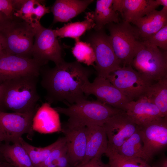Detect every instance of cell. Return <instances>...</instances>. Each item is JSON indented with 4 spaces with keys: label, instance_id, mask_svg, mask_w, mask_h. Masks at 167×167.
<instances>
[{
    "label": "cell",
    "instance_id": "obj_1",
    "mask_svg": "<svg viewBox=\"0 0 167 167\" xmlns=\"http://www.w3.org/2000/svg\"><path fill=\"white\" fill-rule=\"evenodd\" d=\"M93 73L91 67L77 61H64L53 68L42 66L41 84L46 92V102L50 104L62 102L68 106L87 99L83 89Z\"/></svg>",
    "mask_w": 167,
    "mask_h": 167
},
{
    "label": "cell",
    "instance_id": "obj_2",
    "mask_svg": "<svg viewBox=\"0 0 167 167\" xmlns=\"http://www.w3.org/2000/svg\"><path fill=\"white\" fill-rule=\"evenodd\" d=\"M39 76L24 75L2 83L0 107L21 113L38 109L40 99L37 91Z\"/></svg>",
    "mask_w": 167,
    "mask_h": 167
},
{
    "label": "cell",
    "instance_id": "obj_3",
    "mask_svg": "<svg viewBox=\"0 0 167 167\" xmlns=\"http://www.w3.org/2000/svg\"><path fill=\"white\" fill-rule=\"evenodd\" d=\"M54 108L58 113L68 117L65 124L71 126H86L89 124L103 126L110 118L123 110L97 100L87 99L66 108L57 107Z\"/></svg>",
    "mask_w": 167,
    "mask_h": 167
},
{
    "label": "cell",
    "instance_id": "obj_4",
    "mask_svg": "<svg viewBox=\"0 0 167 167\" xmlns=\"http://www.w3.org/2000/svg\"><path fill=\"white\" fill-rule=\"evenodd\" d=\"M105 27L109 32L115 54L121 64L123 66L131 65L142 42L137 28L124 21L110 23Z\"/></svg>",
    "mask_w": 167,
    "mask_h": 167
},
{
    "label": "cell",
    "instance_id": "obj_5",
    "mask_svg": "<svg viewBox=\"0 0 167 167\" xmlns=\"http://www.w3.org/2000/svg\"><path fill=\"white\" fill-rule=\"evenodd\" d=\"M131 65L146 78L156 82L167 77V51L142 40Z\"/></svg>",
    "mask_w": 167,
    "mask_h": 167
},
{
    "label": "cell",
    "instance_id": "obj_6",
    "mask_svg": "<svg viewBox=\"0 0 167 167\" xmlns=\"http://www.w3.org/2000/svg\"><path fill=\"white\" fill-rule=\"evenodd\" d=\"M0 35L5 52L19 56L32 58L35 32L30 24L15 17L0 30Z\"/></svg>",
    "mask_w": 167,
    "mask_h": 167
},
{
    "label": "cell",
    "instance_id": "obj_7",
    "mask_svg": "<svg viewBox=\"0 0 167 167\" xmlns=\"http://www.w3.org/2000/svg\"><path fill=\"white\" fill-rule=\"evenodd\" d=\"M85 39L94 50L96 63L94 67L97 76L106 78L111 73L121 67L113 50L109 35L104 29L89 31Z\"/></svg>",
    "mask_w": 167,
    "mask_h": 167
},
{
    "label": "cell",
    "instance_id": "obj_8",
    "mask_svg": "<svg viewBox=\"0 0 167 167\" xmlns=\"http://www.w3.org/2000/svg\"><path fill=\"white\" fill-rule=\"evenodd\" d=\"M31 26L35 32L32 58L41 67L50 61L55 65L64 61L62 49L53 30L44 27L40 21L35 22Z\"/></svg>",
    "mask_w": 167,
    "mask_h": 167
},
{
    "label": "cell",
    "instance_id": "obj_9",
    "mask_svg": "<svg viewBox=\"0 0 167 167\" xmlns=\"http://www.w3.org/2000/svg\"><path fill=\"white\" fill-rule=\"evenodd\" d=\"M106 78L131 101L145 96L153 83L134 69L131 65L121 66Z\"/></svg>",
    "mask_w": 167,
    "mask_h": 167
},
{
    "label": "cell",
    "instance_id": "obj_10",
    "mask_svg": "<svg viewBox=\"0 0 167 167\" xmlns=\"http://www.w3.org/2000/svg\"><path fill=\"white\" fill-rule=\"evenodd\" d=\"M38 109L24 113L0 110L1 142L12 143H19V139L23 135L27 134L32 136V121Z\"/></svg>",
    "mask_w": 167,
    "mask_h": 167
},
{
    "label": "cell",
    "instance_id": "obj_11",
    "mask_svg": "<svg viewBox=\"0 0 167 167\" xmlns=\"http://www.w3.org/2000/svg\"><path fill=\"white\" fill-rule=\"evenodd\" d=\"M41 67L32 58L18 56L4 50L0 54V83L24 75L40 76Z\"/></svg>",
    "mask_w": 167,
    "mask_h": 167
},
{
    "label": "cell",
    "instance_id": "obj_12",
    "mask_svg": "<svg viewBox=\"0 0 167 167\" xmlns=\"http://www.w3.org/2000/svg\"><path fill=\"white\" fill-rule=\"evenodd\" d=\"M83 91L87 96L93 95L97 101L124 111L131 101L106 78L97 76L92 83H87Z\"/></svg>",
    "mask_w": 167,
    "mask_h": 167
},
{
    "label": "cell",
    "instance_id": "obj_13",
    "mask_svg": "<svg viewBox=\"0 0 167 167\" xmlns=\"http://www.w3.org/2000/svg\"><path fill=\"white\" fill-rule=\"evenodd\" d=\"M144 152L149 161L167 145V116L139 127Z\"/></svg>",
    "mask_w": 167,
    "mask_h": 167
},
{
    "label": "cell",
    "instance_id": "obj_14",
    "mask_svg": "<svg viewBox=\"0 0 167 167\" xmlns=\"http://www.w3.org/2000/svg\"><path fill=\"white\" fill-rule=\"evenodd\" d=\"M103 126L107 137V149L117 151L139 128L123 110L110 118Z\"/></svg>",
    "mask_w": 167,
    "mask_h": 167
},
{
    "label": "cell",
    "instance_id": "obj_15",
    "mask_svg": "<svg viewBox=\"0 0 167 167\" xmlns=\"http://www.w3.org/2000/svg\"><path fill=\"white\" fill-rule=\"evenodd\" d=\"M67 148L66 154L71 167L81 164L85 155L86 127L84 126H62Z\"/></svg>",
    "mask_w": 167,
    "mask_h": 167
},
{
    "label": "cell",
    "instance_id": "obj_16",
    "mask_svg": "<svg viewBox=\"0 0 167 167\" xmlns=\"http://www.w3.org/2000/svg\"><path fill=\"white\" fill-rule=\"evenodd\" d=\"M125 111L139 127L163 117L158 108L146 96L130 101Z\"/></svg>",
    "mask_w": 167,
    "mask_h": 167
},
{
    "label": "cell",
    "instance_id": "obj_17",
    "mask_svg": "<svg viewBox=\"0 0 167 167\" xmlns=\"http://www.w3.org/2000/svg\"><path fill=\"white\" fill-rule=\"evenodd\" d=\"M32 127L34 131L42 134L61 132L59 113L49 103H43L34 116Z\"/></svg>",
    "mask_w": 167,
    "mask_h": 167
},
{
    "label": "cell",
    "instance_id": "obj_18",
    "mask_svg": "<svg viewBox=\"0 0 167 167\" xmlns=\"http://www.w3.org/2000/svg\"><path fill=\"white\" fill-rule=\"evenodd\" d=\"M86 127L87 142L85 155L81 164L93 158L102 156L108 148V141L103 126L88 125Z\"/></svg>",
    "mask_w": 167,
    "mask_h": 167
},
{
    "label": "cell",
    "instance_id": "obj_19",
    "mask_svg": "<svg viewBox=\"0 0 167 167\" xmlns=\"http://www.w3.org/2000/svg\"><path fill=\"white\" fill-rule=\"evenodd\" d=\"M93 0H57L50 8L53 24L66 22L84 11Z\"/></svg>",
    "mask_w": 167,
    "mask_h": 167
},
{
    "label": "cell",
    "instance_id": "obj_20",
    "mask_svg": "<svg viewBox=\"0 0 167 167\" xmlns=\"http://www.w3.org/2000/svg\"><path fill=\"white\" fill-rule=\"evenodd\" d=\"M132 23L137 28L142 40L148 38L167 25V7L153 11Z\"/></svg>",
    "mask_w": 167,
    "mask_h": 167
},
{
    "label": "cell",
    "instance_id": "obj_21",
    "mask_svg": "<svg viewBox=\"0 0 167 167\" xmlns=\"http://www.w3.org/2000/svg\"><path fill=\"white\" fill-rule=\"evenodd\" d=\"M113 1L97 0L95 11L85 13V18L91 19L94 21V30H100L104 29L108 24L120 22L118 14L112 9Z\"/></svg>",
    "mask_w": 167,
    "mask_h": 167
},
{
    "label": "cell",
    "instance_id": "obj_22",
    "mask_svg": "<svg viewBox=\"0 0 167 167\" xmlns=\"http://www.w3.org/2000/svg\"><path fill=\"white\" fill-rule=\"evenodd\" d=\"M159 0H123L122 13L124 21L132 23L156 10Z\"/></svg>",
    "mask_w": 167,
    "mask_h": 167
},
{
    "label": "cell",
    "instance_id": "obj_23",
    "mask_svg": "<svg viewBox=\"0 0 167 167\" xmlns=\"http://www.w3.org/2000/svg\"><path fill=\"white\" fill-rule=\"evenodd\" d=\"M1 152L5 162L15 167H34L29 156L20 143L1 145Z\"/></svg>",
    "mask_w": 167,
    "mask_h": 167
},
{
    "label": "cell",
    "instance_id": "obj_24",
    "mask_svg": "<svg viewBox=\"0 0 167 167\" xmlns=\"http://www.w3.org/2000/svg\"><path fill=\"white\" fill-rule=\"evenodd\" d=\"M145 96L156 106L163 117L167 116V77L152 83Z\"/></svg>",
    "mask_w": 167,
    "mask_h": 167
},
{
    "label": "cell",
    "instance_id": "obj_25",
    "mask_svg": "<svg viewBox=\"0 0 167 167\" xmlns=\"http://www.w3.org/2000/svg\"><path fill=\"white\" fill-rule=\"evenodd\" d=\"M95 24L91 19L86 18L82 21L65 24L60 28L53 30L55 36L59 38L70 37L75 40L79 39L86 31L93 29Z\"/></svg>",
    "mask_w": 167,
    "mask_h": 167
},
{
    "label": "cell",
    "instance_id": "obj_26",
    "mask_svg": "<svg viewBox=\"0 0 167 167\" xmlns=\"http://www.w3.org/2000/svg\"><path fill=\"white\" fill-rule=\"evenodd\" d=\"M117 152L120 155L126 157L140 158L148 163L149 162L144 152L139 127Z\"/></svg>",
    "mask_w": 167,
    "mask_h": 167
},
{
    "label": "cell",
    "instance_id": "obj_27",
    "mask_svg": "<svg viewBox=\"0 0 167 167\" xmlns=\"http://www.w3.org/2000/svg\"><path fill=\"white\" fill-rule=\"evenodd\" d=\"M105 154L108 158L109 167H152L141 159L126 157L114 150L107 149Z\"/></svg>",
    "mask_w": 167,
    "mask_h": 167
},
{
    "label": "cell",
    "instance_id": "obj_28",
    "mask_svg": "<svg viewBox=\"0 0 167 167\" xmlns=\"http://www.w3.org/2000/svg\"><path fill=\"white\" fill-rule=\"evenodd\" d=\"M62 137L58 138L52 144L44 148L37 147L29 144L25 148L28 153L34 167H40L53 150L60 143Z\"/></svg>",
    "mask_w": 167,
    "mask_h": 167
},
{
    "label": "cell",
    "instance_id": "obj_29",
    "mask_svg": "<svg viewBox=\"0 0 167 167\" xmlns=\"http://www.w3.org/2000/svg\"><path fill=\"white\" fill-rule=\"evenodd\" d=\"M75 46L72 48V52L77 61L88 66H95V56L94 50L91 45L79 39L75 40Z\"/></svg>",
    "mask_w": 167,
    "mask_h": 167
},
{
    "label": "cell",
    "instance_id": "obj_30",
    "mask_svg": "<svg viewBox=\"0 0 167 167\" xmlns=\"http://www.w3.org/2000/svg\"><path fill=\"white\" fill-rule=\"evenodd\" d=\"M163 50L167 51V25L151 36L143 39Z\"/></svg>",
    "mask_w": 167,
    "mask_h": 167
},
{
    "label": "cell",
    "instance_id": "obj_31",
    "mask_svg": "<svg viewBox=\"0 0 167 167\" xmlns=\"http://www.w3.org/2000/svg\"><path fill=\"white\" fill-rule=\"evenodd\" d=\"M66 152L65 139L63 137L60 143L51 152L40 167H55L54 163L55 161Z\"/></svg>",
    "mask_w": 167,
    "mask_h": 167
},
{
    "label": "cell",
    "instance_id": "obj_32",
    "mask_svg": "<svg viewBox=\"0 0 167 167\" xmlns=\"http://www.w3.org/2000/svg\"><path fill=\"white\" fill-rule=\"evenodd\" d=\"M15 11L13 0H0V12L8 18L13 19Z\"/></svg>",
    "mask_w": 167,
    "mask_h": 167
},
{
    "label": "cell",
    "instance_id": "obj_33",
    "mask_svg": "<svg viewBox=\"0 0 167 167\" xmlns=\"http://www.w3.org/2000/svg\"><path fill=\"white\" fill-rule=\"evenodd\" d=\"M101 157H96L84 163L80 164L75 167H109L108 164L103 163Z\"/></svg>",
    "mask_w": 167,
    "mask_h": 167
},
{
    "label": "cell",
    "instance_id": "obj_34",
    "mask_svg": "<svg viewBox=\"0 0 167 167\" xmlns=\"http://www.w3.org/2000/svg\"><path fill=\"white\" fill-rule=\"evenodd\" d=\"M55 167H71L66 154L65 153L59 157L54 162Z\"/></svg>",
    "mask_w": 167,
    "mask_h": 167
},
{
    "label": "cell",
    "instance_id": "obj_35",
    "mask_svg": "<svg viewBox=\"0 0 167 167\" xmlns=\"http://www.w3.org/2000/svg\"><path fill=\"white\" fill-rule=\"evenodd\" d=\"M123 3V0H113L112 7L115 12L118 11L121 14Z\"/></svg>",
    "mask_w": 167,
    "mask_h": 167
},
{
    "label": "cell",
    "instance_id": "obj_36",
    "mask_svg": "<svg viewBox=\"0 0 167 167\" xmlns=\"http://www.w3.org/2000/svg\"><path fill=\"white\" fill-rule=\"evenodd\" d=\"M13 18H8L0 12V30L5 27Z\"/></svg>",
    "mask_w": 167,
    "mask_h": 167
},
{
    "label": "cell",
    "instance_id": "obj_37",
    "mask_svg": "<svg viewBox=\"0 0 167 167\" xmlns=\"http://www.w3.org/2000/svg\"><path fill=\"white\" fill-rule=\"evenodd\" d=\"M152 167H167V158L165 156H163Z\"/></svg>",
    "mask_w": 167,
    "mask_h": 167
},
{
    "label": "cell",
    "instance_id": "obj_38",
    "mask_svg": "<svg viewBox=\"0 0 167 167\" xmlns=\"http://www.w3.org/2000/svg\"><path fill=\"white\" fill-rule=\"evenodd\" d=\"M4 50V46L2 37L0 35V54Z\"/></svg>",
    "mask_w": 167,
    "mask_h": 167
},
{
    "label": "cell",
    "instance_id": "obj_39",
    "mask_svg": "<svg viewBox=\"0 0 167 167\" xmlns=\"http://www.w3.org/2000/svg\"><path fill=\"white\" fill-rule=\"evenodd\" d=\"M11 165L10 164L5 161L0 164V167H10Z\"/></svg>",
    "mask_w": 167,
    "mask_h": 167
},
{
    "label": "cell",
    "instance_id": "obj_40",
    "mask_svg": "<svg viewBox=\"0 0 167 167\" xmlns=\"http://www.w3.org/2000/svg\"><path fill=\"white\" fill-rule=\"evenodd\" d=\"M160 5H162L163 6L167 7V0H159Z\"/></svg>",
    "mask_w": 167,
    "mask_h": 167
},
{
    "label": "cell",
    "instance_id": "obj_41",
    "mask_svg": "<svg viewBox=\"0 0 167 167\" xmlns=\"http://www.w3.org/2000/svg\"><path fill=\"white\" fill-rule=\"evenodd\" d=\"M1 142L0 141V164L3 162V161H2V160H4L3 159V158L2 157V156L1 152V144H0Z\"/></svg>",
    "mask_w": 167,
    "mask_h": 167
},
{
    "label": "cell",
    "instance_id": "obj_42",
    "mask_svg": "<svg viewBox=\"0 0 167 167\" xmlns=\"http://www.w3.org/2000/svg\"><path fill=\"white\" fill-rule=\"evenodd\" d=\"M2 86L1 85V83H0V99L1 96V95L2 94Z\"/></svg>",
    "mask_w": 167,
    "mask_h": 167
},
{
    "label": "cell",
    "instance_id": "obj_43",
    "mask_svg": "<svg viewBox=\"0 0 167 167\" xmlns=\"http://www.w3.org/2000/svg\"><path fill=\"white\" fill-rule=\"evenodd\" d=\"M10 167H15L14 166H13V165H11Z\"/></svg>",
    "mask_w": 167,
    "mask_h": 167
}]
</instances>
